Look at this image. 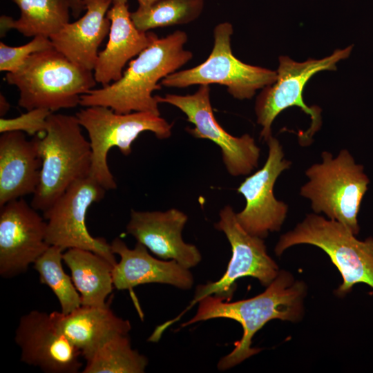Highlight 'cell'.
Masks as SVG:
<instances>
[{
    "label": "cell",
    "instance_id": "obj_17",
    "mask_svg": "<svg viewBox=\"0 0 373 373\" xmlns=\"http://www.w3.org/2000/svg\"><path fill=\"white\" fill-rule=\"evenodd\" d=\"M111 245L113 252L120 257L113 269L114 287L118 290L131 289L148 283L166 284L186 290L193 285V276L189 269L174 260L154 258L140 242H137L134 248L130 249L117 237Z\"/></svg>",
    "mask_w": 373,
    "mask_h": 373
},
{
    "label": "cell",
    "instance_id": "obj_14",
    "mask_svg": "<svg viewBox=\"0 0 373 373\" xmlns=\"http://www.w3.org/2000/svg\"><path fill=\"white\" fill-rule=\"evenodd\" d=\"M47 223L22 198L0 207V275L12 278L27 271L50 246Z\"/></svg>",
    "mask_w": 373,
    "mask_h": 373
},
{
    "label": "cell",
    "instance_id": "obj_2",
    "mask_svg": "<svg viewBox=\"0 0 373 373\" xmlns=\"http://www.w3.org/2000/svg\"><path fill=\"white\" fill-rule=\"evenodd\" d=\"M187 39L182 30L158 37L129 63L119 80L90 90L81 97L79 105L106 106L120 114L147 112L160 115L153 93L161 89L160 80L192 59L193 53L184 49Z\"/></svg>",
    "mask_w": 373,
    "mask_h": 373
},
{
    "label": "cell",
    "instance_id": "obj_32",
    "mask_svg": "<svg viewBox=\"0 0 373 373\" xmlns=\"http://www.w3.org/2000/svg\"><path fill=\"white\" fill-rule=\"evenodd\" d=\"M128 0H112V4L117 2H127Z\"/></svg>",
    "mask_w": 373,
    "mask_h": 373
},
{
    "label": "cell",
    "instance_id": "obj_20",
    "mask_svg": "<svg viewBox=\"0 0 373 373\" xmlns=\"http://www.w3.org/2000/svg\"><path fill=\"white\" fill-rule=\"evenodd\" d=\"M84 3L86 13L66 24L50 39L53 47L70 61L93 71L98 48L110 31L107 12L112 0H84Z\"/></svg>",
    "mask_w": 373,
    "mask_h": 373
},
{
    "label": "cell",
    "instance_id": "obj_13",
    "mask_svg": "<svg viewBox=\"0 0 373 373\" xmlns=\"http://www.w3.org/2000/svg\"><path fill=\"white\" fill-rule=\"evenodd\" d=\"M269 151L264 166L246 179L237 189L246 200L243 210L236 213L240 225L249 234L265 238L278 231L287 217L288 206L274 195V184L291 162L284 159L279 141L272 135L266 142Z\"/></svg>",
    "mask_w": 373,
    "mask_h": 373
},
{
    "label": "cell",
    "instance_id": "obj_25",
    "mask_svg": "<svg viewBox=\"0 0 373 373\" xmlns=\"http://www.w3.org/2000/svg\"><path fill=\"white\" fill-rule=\"evenodd\" d=\"M203 0H157L131 12L135 27L142 31L191 23L202 13Z\"/></svg>",
    "mask_w": 373,
    "mask_h": 373
},
{
    "label": "cell",
    "instance_id": "obj_5",
    "mask_svg": "<svg viewBox=\"0 0 373 373\" xmlns=\"http://www.w3.org/2000/svg\"><path fill=\"white\" fill-rule=\"evenodd\" d=\"M321 157V163L306 170L309 181L300 194L311 201L315 213H325L356 236L360 230L357 216L370 180L363 166L356 164L346 149L341 150L336 157L327 151Z\"/></svg>",
    "mask_w": 373,
    "mask_h": 373
},
{
    "label": "cell",
    "instance_id": "obj_7",
    "mask_svg": "<svg viewBox=\"0 0 373 373\" xmlns=\"http://www.w3.org/2000/svg\"><path fill=\"white\" fill-rule=\"evenodd\" d=\"M82 127L87 131L91 148L90 176L106 191L117 188L107 162L110 149L117 147L122 154L132 152V144L140 133H153L158 139L171 135L172 124L147 112L120 114L103 106H88L76 113Z\"/></svg>",
    "mask_w": 373,
    "mask_h": 373
},
{
    "label": "cell",
    "instance_id": "obj_6",
    "mask_svg": "<svg viewBox=\"0 0 373 373\" xmlns=\"http://www.w3.org/2000/svg\"><path fill=\"white\" fill-rule=\"evenodd\" d=\"M300 244L318 247L329 256L343 278L337 295L347 294L356 283L373 288V238L361 241L343 224L310 213L280 237L274 251L280 256L288 248Z\"/></svg>",
    "mask_w": 373,
    "mask_h": 373
},
{
    "label": "cell",
    "instance_id": "obj_9",
    "mask_svg": "<svg viewBox=\"0 0 373 373\" xmlns=\"http://www.w3.org/2000/svg\"><path fill=\"white\" fill-rule=\"evenodd\" d=\"M230 23L218 24L213 30V46L207 59L200 64L173 73L161 80L165 87L186 88L193 85L218 84L238 99H251L258 89L272 84L277 72L249 65L233 54Z\"/></svg>",
    "mask_w": 373,
    "mask_h": 373
},
{
    "label": "cell",
    "instance_id": "obj_23",
    "mask_svg": "<svg viewBox=\"0 0 373 373\" xmlns=\"http://www.w3.org/2000/svg\"><path fill=\"white\" fill-rule=\"evenodd\" d=\"M20 10L18 19L1 17V37L11 29L23 36L50 38L69 23L70 8L68 0H13Z\"/></svg>",
    "mask_w": 373,
    "mask_h": 373
},
{
    "label": "cell",
    "instance_id": "obj_31",
    "mask_svg": "<svg viewBox=\"0 0 373 373\" xmlns=\"http://www.w3.org/2000/svg\"><path fill=\"white\" fill-rule=\"evenodd\" d=\"M157 0H137L139 7H147Z\"/></svg>",
    "mask_w": 373,
    "mask_h": 373
},
{
    "label": "cell",
    "instance_id": "obj_22",
    "mask_svg": "<svg viewBox=\"0 0 373 373\" xmlns=\"http://www.w3.org/2000/svg\"><path fill=\"white\" fill-rule=\"evenodd\" d=\"M63 262L71 273L82 305L102 307L114 287V266L97 254L82 249L64 251Z\"/></svg>",
    "mask_w": 373,
    "mask_h": 373
},
{
    "label": "cell",
    "instance_id": "obj_26",
    "mask_svg": "<svg viewBox=\"0 0 373 373\" xmlns=\"http://www.w3.org/2000/svg\"><path fill=\"white\" fill-rule=\"evenodd\" d=\"M64 250L50 245L34 262V269L38 272L41 283L47 285L56 296L61 312L69 314L82 305L80 295L72 278L62 266Z\"/></svg>",
    "mask_w": 373,
    "mask_h": 373
},
{
    "label": "cell",
    "instance_id": "obj_21",
    "mask_svg": "<svg viewBox=\"0 0 373 373\" xmlns=\"http://www.w3.org/2000/svg\"><path fill=\"white\" fill-rule=\"evenodd\" d=\"M57 325L87 361L105 343L119 334H128L131 329L128 320L117 316L109 304L102 307L81 305L64 314L51 312Z\"/></svg>",
    "mask_w": 373,
    "mask_h": 373
},
{
    "label": "cell",
    "instance_id": "obj_3",
    "mask_svg": "<svg viewBox=\"0 0 373 373\" xmlns=\"http://www.w3.org/2000/svg\"><path fill=\"white\" fill-rule=\"evenodd\" d=\"M45 135L36 137L42 165L31 206L43 213L75 182L90 176L91 148L76 115L52 113Z\"/></svg>",
    "mask_w": 373,
    "mask_h": 373
},
{
    "label": "cell",
    "instance_id": "obj_15",
    "mask_svg": "<svg viewBox=\"0 0 373 373\" xmlns=\"http://www.w3.org/2000/svg\"><path fill=\"white\" fill-rule=\"evenodd\" d=\"M15 341L21 349V361L46 373H77L83 365L80 352L50 313L32 310L21 316Z\"/></svg>",
    "mask_w": 373,
    "mask_h": 373
},
{
    "label": "cell",
    "instance_id": "obj_18",
    "mask_svg": "<svg viewBox=\"0 0 373 373\" xmlns=\"http://www.w3.org/2000/svg\"><path fill=\"white\" fill-rule=\"evenodd\" d=\"M107 17L111 21L108 41L99 52L93 70L95 81L102 86L119 80L126 63L158 38L153 32L135 27L127 2L113 3Z\"/></svg>",
    "mask_w": 373,
    "mask_h": 373
},
{
    "label": "cell",
    "instance_id": "obj_27",
    "mask_svg": "<svg viewBox=\"0 0 373 373\" xmlns=\"http://www.w3.org/2000/svg\"><path fill=\"white\" fill-rule=\"evenodd\" d=\"M50 38L36 36L28 43L10 46L0 42V71H17L32 54L52 48Z\"/></svg>",
    "mask_w": 373,
    "mask_h": 373
},
{
    "label": "cell",
    "instance_id": "obj_16",
    "mask_svg": "<svg viewBox=\"0 0 373 373\" xmlns=\"http://www.w3.org/2000/svg\"><path fill=\"white\" fill-rule=\"evenodd\" d=\"M187 220L186 214L174 208L166 211L131 210L126 232L160 258L174 260L190 269L200 262L202 255L196 246L182 239Z\"/></svg>",
    "mask_w": 373,
    "mask_h": 373
},
{
    "label": "cell",
    "instance_id": "obj_8",
    "mask_svg": "<svg viewBox=\"0 0 373 373\" xmlns=\"http://www.w3.org/2000/svg\"><path fill=\"white\" fill-rule=\"evenodd\" d=\"M352 48L349 46L338 49L328 57L321 59H309L304 62H296L287 56L280 57L276 81L265 87L256 101L257 122L262 126L260 137L267 142L271 136V124L278 115L296 106L311 117L310 127L298 135L300 144H309L321 126V110L316 106L305 104L303 99L304 87L316 73L336 70V64L347 58Z\"/></svg>",
    "mask_w": 373,
    "mask_h": 373
},
{
    "label": "cell",
    "instance_id": "obj_19",
    "mask_svg": "<svg viewBox=\"0 0 373 373\" xmlns=\"http://www.w3.org/2000/svg\"><path fill=\"white\" fill-rule=\"evenodd\" d=\"M42 162L36 137L28 140L21 131L0 136V207L8 202L34 194Z\"/></svg>",
    "mask_w": 373,
    "mask_h": 373
},
{
    "label": "cell",
    "instance_id": "obj_30",
    "mask_svg": "<svg viewBox=\"0 0 373 373\" xmlns=\"http://www.w3.org/2000/svg\"><path fill=\"white\" fill-rule=\"evenodd\" d=\"M10 108V104L6 97L1 93L0 95V115L1 117L6 115Z\"/></svg>",
    "mask_w": 373,
    "mask_h": 373
},
{
    "label": "cell",
    "instance_id": "obj_29",
    "mask_svg": "<svg viewBox=\"0 0 373 373\" xmlns=\"http://www.w3.org/2000/svg\"><path fill=\"white\" fill-rule=\"evenodd\" d=\"M70 11L75 18H77L82 12L85 10L84 0H68Z\"/></svg>",
    "mask_w": 373,
    "mask_h": 373
},
{
    "label": "cell",
    "instance_id": "obj_4",
    "mask_svg": "<svg viewBox=\"0 0 373 373\" xmlns=\"http://www.w3.org/2000/svg\"><path fill=\"white\" fill-rule=\"evenodd\" d=\"M6 80L18 88L19 106L52 113L79 105L81 97L97 84L93 70L72 62L54 47L30 55L17 71L7 73Z\"/></svg>",
    "mask_w": 373,
    "mask_h": 373
},
{
    "label": "cell",
    "instance_id": "obj_11",
    "mask_svg": "<svg viewBox=\"0 0 373 373\" xmlns=\"http://www.w3.org/2000/svg\"><path fill=\"white\" fill-rule=\"evenodd\" d=\"M219 217L214 227L225 234L231 247V258L218 280L197 287L193 300L186 309L209 295L229 300L235 290L236 281L240 278H255L267 287L280 271L276 262L268 255L263 238L247 233L240 225L230 205L221 209Z\"/></svg>",
    "mask_w": 373,
    "mask_h": 373
},
{
    "label": "cell",
    "instance_id": "obj_28",
    "mask_svg": "<svg viewBox=\"0 0 373 373\" xmlns=\"http://www.w3.org/2000/svg\"><path fill=\"white\" fill-rule=\"evenodd\" d=\"M46 108H35L14 118L1 117L0 133L21 131L29 135L44 133L47 126V119L52 113Z\"/></svg>",
    "mask_w": 373,
    "mask_h": 373
},
{
    "label": "cell",
    "instance_id": "obj_10",
    "mask_svg": "<svg viewBox=\"0 0 373 373\" xmlns=\"http://www.w3.org/2000/svg\"><path fill=\"white\" fill-rule=\"evenodd\" d=\"M106 191L90 176L73 184L43 213L47 223V242L64 251L78 248L93 251L115 267L117 262L111 244L104 238L91 236L86 224L88 208L101 201Z\"/></svg>",
    "mask_w": 373,
    "mask_h": 373
},
{
    "label": "cell",
    "instance_id": "obj_12",
    "mask_svg": "<svg viewBox=\"0 0 373 373\" xmlns=\"http://www.w3.org/2000/svg\"><path fill=\"white\" fill-rule=\"evenodd\" d=\"M158 103H166L182 111L194 125L186 131L193 137L209 140L221 149L224 164L232 176L247 175L258 166L260 148L249 134L235 137L217 122L210 101L209 85H200L192 95H155Z\"/></svg>",
    "mask_w": 373,
    "mask_h": 373
},
{
    "label": "cell",
    "instance_id": "obj_24",
    "mask_svg": "<svg viewBox=\"0 0 373 373\" xmlns=\"http://www.w3.org/2000/svg\"><path fill=\"white\" fill-rule=\"evenodd\" d=\"M86 362L82 373H143L149 363L132 347L129 334L114 336Z\"/></svg>",
    "mask_w": 373,
    "mask_h": 373
},
{
    "label": "cell",
    "instance_id": "obj_1",
    "mask_svg": "<svg viewBox=\"0 0 373 373\" xmlns=\"http://www.w3.org/2000/svg\"><path fill=\"white\" fill-rule=\"evenodd\" d=\"M306 294L305 283L282 270L262 293L253 298L234 302L214 295L203 298L198 302L195 316L182 327L217 318H229L241 325V339L235 342L233 350L218 363V370L224 371L260 352V349L251 347L252 338L267 322L274 319L300 321Z\"/></svg>",
    "mask_w": 373,
    "mask_h": 373
}]
</instances>
